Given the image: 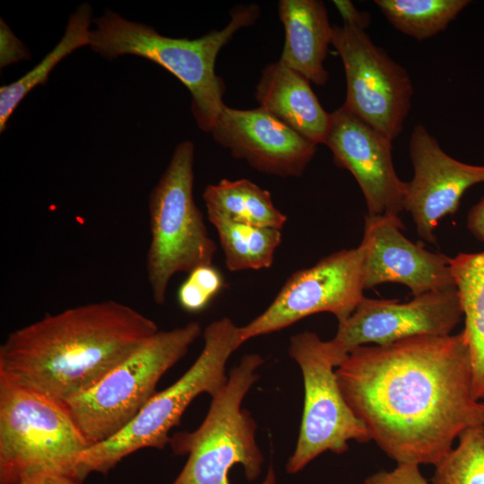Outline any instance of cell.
I'll list each match as a JSON object with an SVG mask.
<instances>
[{"label":"cell","instance_id":"17","mask_svg":"<svg viewBox=\"0 0 484 484\" xmlns=\"http://www.w3.org/2000/svg\"><path fill=\"white\" fill-rule=\"evenodd\" d=\"M259 107L315 143H324L331 113L320 104L310 81L280 60L262 71L255 89Z\"/></svg>","mask_w":484,"mask_h":484},{"label":"cell","instance_id":"29","mask_svg":"<svg viewBox=\"0 0 484 484\" xmlns=\"http://www.w3.org/2000/svg\"><path fill=\"white\" fill-rule=\"evenodd\" d=\"M333 4L341 14L344 23H349L364 30L368 27L371 21L370 15L367 13L358 11L350 1L334 0Z\"/></svg>","mask_w":484,"mask_h":484},{"label":"cell","instance_id":"7","mask_svg":"<svg viewBox=\"0 0 484 484\" xmlns=\"http://www.w3.org/2000/svg\"><path fill=\"white\" fill-rule=\"evenodd\" d=\"M194 145L179 143L149 196L151 241L145 269L153 301L163 305L172 277L212 264L217 251L194 198Z\"/></svg>","mask_w":484,"mask_h":484},{"label":"cell","instance_id":"20","mask_svg":"<svg viewBox=\"0 0 484 484\" xmlns=\"http://www.w3.org/2000/svg\"><path fill=\"white\" fill-rule=\"evenodd\" d=\"M203 200L207 212L234 222L281 230L287 222V216L275 207L271 193L246 178L208 185Z\"/></svg>","mask_w":484,"mask_h":484},{"label":"cell","instance_id":"27","mask_svg":"<svg viewBox=\"0 0 484 484\" xmlns=\"http://www.w3.org/2000/svg\"><path fill=\"white\" fill-rule=\"evenodd\" d=\"M177 298L182 309L189 313L202 311L212 299L200 285L188 277L179 286Z\"/></svg>","mask_w":484,"mask_h":484},{"label":"cell","instance_id":"13","mask_svg":"<svg viewBox=\"0 0 484 484\" xmlns=\"http://www.w3.org/2000/svg\"><path fill=\"white\" fill-rule=\"evenodd\" d=\"M392 142L343 106L331 113L324 144L334 163L355 177L369 216L400 218L404 210L407 182L395 172Z\"/></svg>","mask_w":484,"mask_h":484},{"label":"cell","instance_id":"3","mask_svg":"<svg viewBox=\"0 0 484 484\" xmlns=\"http://www.w3.org/2000/svg\"><path fill=\"white\" fill-rule=\"evenodd\" d=\"M259 13L256 4L239 5L231 11V19L222 30L189 39L160 35L149 25L108 10L94 20L96 28L90 30V47L109 60L134 55L168 70L188 89L198 127L210 133L225 106V86L215 73L217 56L238 30L254 24Z\"/></svg>","mask_w":484,"mask_h":484},{"label":"cell","instance_id":"31","mask_svg":"<svg viewBox=\"0 0 484 484\" xmlns=\"http://www.w3.org/2000/svg\"><path fill=\"white\" fill-rule=\"evenodd\" d=\"M467 227L479 241L484 243V197L469 211Z\"/></svg>","mask_w":484,"mask_h":484},{"label":"cell","instance_id":"2","mask_svg":"<svg viewBox=\"0 0 484 484\" xmlns=\"http://www.w3.org/2000/svg\"><path fill=\"white\" fill-rule=\"evenodd\" d=\"M158 331L152 319L113 299L46 314L8 334L0 346V374L67 402Z\"/></svg>","mask_w":484,"mask_h":484},{"label":"cell","instance_id":"8","mask_svg":"<svg viewBox=\"0 0 484 484\" xmlns=\"http://www.w3.org/2000/svg\"><path fill=\"white\" fill-rule=\"evenodd\" d=\"M198 322L158 331L98 383L65 402L90 446L121 432L156 394L161 376L201 335Z\"/></svg>","mask_w":484,"mask_h":484},{"label":"cell","instance_id":"6","mask_svg":"<svg viewBox=\"0 0 484 484\" xmlns=\"http://www.w3.org/2000/svg\"><path fill=\"white\" fill-rule=\"evenodd\" d=\"M90 444L65 402L0 374V483L38 472L75 478Z\"/></svg>","mask_w":484,"mask_h":484},{"label":"cell","instance_id":"21","mask_svg":"<svg viewBox=\"0 0 484 484\" xmlns=\"http://www.w3.org/2000/svg\"><path fill=\"white\" fill-rule=\"evenodd\" d=\"M91 6L81 4L68 19L65 31L56 47L31 70L17 81L0 88V132L6 128L11 115L26 95L44 84L54 67L74 50L90 46Z\"/></svg>","mask_w":484,"mask_h":484},{"label":"cell","instance_id":"11","mask_svg":"<svg viewBox=\"0 0 484 484\" xmlns=\"http://www.w3.org/2000/svg\"><path fill=\"white\" fill-rule=\"evenodd\" d=\"M332 45L345 71L342 106L393 141L411 109L413 87L408 72L375 45L362 28L344 22L333 25Z\"/></svg>","mask_w":484,"mask_h":484},{"label":"cell","instance_id":"10","mask_svg":"<svg viewBox=\"0 0 484 484\" xmlns=\"http://www.w3.org/2000/svg\"><path fill=\"white\" fill-rule=\"evenodd\" d=\"M365 246L342 249L298 270L285 281L272 302L237 331L239 347L246 341L287 328L308 315L328 312L343 323L364 297Z\"/></svg>","mask_w":484,"mask_h":484},{"label":"cell","instance_id":"15","mask_svg":"<svg viewBox=\"0 0 484 484\" xmlns=\"http://www.w3.org/2000/svg\"><path fill=\"white\" fill-rule=\"evenodd\" d=\"M214 141L255 169L277 177H300L316 152L306 139L258 107H223L211 132Z\"/></svg>","mask_w":484,"mask_h":484},{"label":"cell","instance_id":"22","mask_svg":"<svg viewBox=\"0 0 484 484\" xmlns=\"http://www.w3.org/2000/svg\"><path fill=\"white\" fill-rule=\"evenodd\" d=\"M207 218L217 230L229 271L272 266L275 251L281 243V229L234 222L213 212H207Z\"/></svg>","mask_w":484,"mask_h":484},{"label":"cell","instance_id":"28","mask_svg":"<svg viewBox=\"0 0 484 484\" xmlns=\"http://www.w3.org/2000/svg\"><path fill=\"white\" fill-rule=\"evenodd\" d=\"M187 277L199 284L212 298L224 285L220 272L212 264L199 266L189 272Z\"/></svg>","mask_w":484,"mask_h":484},{"label":"cell","instance_id":"1","mask_svg":"<svg viewBox=\"0 0 484 484\" xmlns=\"http://www.w3.org/2000/svg\"><path fill=\"white\" fill-rule=\"evenodd\" d=\"M335 375L371 440L397 464L436 465L462 431L484 425L462 331L358 347Z\"/></svg>","mask_w":484,"mask_h":484},{"label":"cell","instance_id":"25","mask_svg":"<svg viewBox=\"0 0 484 484\" xmlns=\"http://www.w3.org/2000/svg\"><path fill=\"white\" fill-rule=\"evenodd\" d=\"M364 484H429L416 464H397L392 471H380L370 475Z\"/></svg>","mask_w":484,"mask_h":484},{"label":"cell","instance_id":"18","mask_svg":"<svg viewBox=\"0 0 484 484\" xmlns=\"http://www.w3.org/2000/svg\"><path fill=\"white\" fill-rule=\"evenodd\" d=\"M278 13L285 30L280 61L316 85H324L329 73L324 66L333 25L324 4L318 0H281Z\"/></svg>","mask_w":484,"mask_h":484},{"label":"cell","instance_id":"12","mask_svg":"<svg viewBox=\"0 0 484 484\" xmlns=\"http://www.w3.org/2000/svg\"><path fill=\"white\" fill-rule=\"evenodd\" d=\"M462 316L457 286L432 290L406 303L365 297L350 316L338 324L329 341L340 366L350 352L365 344L386 345L419 335H449Z\"/></svg>","mask_w":484,"mask_h":484},{"label":"cell","instance_id":"14","mask_svg":"<svg viewBox=\"0 0 484 484\" xmlns=\"http://www.w3.org/2000/svg\"><path fill=\"white\" fill-rule=\"evenodd\" d=\"M413 177L407 182L404 210L419 238L436 244L434 230L442 218L454 214L462 194L484 183V165H471L445 153L422 125L414 126L409 143Z\"/></svg>","mask_w":484,"mask_h":484},{"label":"cell","instance_id":"9","mask_svg":"<svg viewBox=\"0 0 484 484\" xmlns=\"http://www.w3.org/2000/svg\"><path fill=\"white\" fill-rule=\"evenodd\" d=\"M289 355L300 367L304 382V407L296 448L286 471L295 474L319 454H343L348 442L371 440L365 424L354 414L339 387L334 367L339 361L330 341L305 331L290 339Z\"/></svg>","mask_w":484,"mask_h":484},{"label":"cell","instance_id":"30","mask_svg":"<svg viewBox=\"0 0 484 484\" xmlns=\"http://www.w3.org/2000/svg\"><path fill=\"white\" fill-rule=\"evenodd\" d=\"M17 484H82V481L65 474L38 472L24 477Z\"/></svg>","mask_w":484,"mask_h":484},{"label":"cell","instance_id":"26","mask_svg":"<svg viewBox=\"0 0 484 484\" xmlns=\"http://www.w3.org/2000/svg\"><path fill=\"white\" fill-rule=\"evenodd\" d=\"M0 47L1 68L30 58L27 47L14 36L3 19H0Z\"/></svg>","mask_w":484,"mask_h":484},{"label":"cell","instance_id":"16","mask_svg":"<svg viewBox=\"0 0 484 484\" xmlns=\"http://www.w3.org/2000/svg\"><path fill=\"white\" fill-rule=\"evenodd\" d=\"M400 218L365 217L364 289L385 282L407 286L413 297L456 286L450 257L428 251L406 238Z\"/></svg>","mask_w":484,"mask_h":484},{"label":"cell","instance_id":"4","mask_svg":"<svg viewBox=\"0 0 484 484\" xmlns=\"http://www.w3.org/2000/svg\"><path fill=\"white\" fill-rule=\"evenodd\" d=\"M264 359L246 354L229 374L225 386L212 397L204 420L194 431L175 433L169 445L175 454H187V461L171 484H231L230 469L244 467L247 480L262 471L264 455L255 440L256 422L242 408V402L258 380ZM261 484H277L271 464Z\"/></svg>","mask_w":484,"mask_h":484},{"label":"cell","instance_id":"23","mask_svg":"<svg viewBox=\"0 0 484 484\" xmlns=\"http://www.w3.org/2000/svg\"><path fill=\"white\" fill-rule=\"evenodd\" d=\"M388 22L418 40L445 30L471 3L469 0H375Z\"/></svg>","mask_w":484,"mask_h":484},{"label":"cell","instance_id":"19","mask_svg":"<svg viewBox=\"0 0 484 484\" xmlns=\"http://www.w3.org/2000/svg\"><path fill=\"white\" fill-rule=\"evenodd\" d=\"M450 266L464 316L472 393L475 399L484 400V251L460 253L450 259Z\"/></svg>","mask_w":484,"mask_h":484},{"label":"cell","instance_id":"5","mask_svg":"<svg viewBox=\"0 0 484 484\" xmlns=\"http://www.w3.org/2000/svg\"><path fill=\"white\" fill-rule=\"evenodd\" d=\"M238 328L229 317L210 323L203 330V348L187 371L173 385L157 392L121 432L82 452L75 478L82 481L92 472L107 474L139 449H163L169 443V431L179 425L192 401L204 393L212 397L227 384V361L239 348Z\"/></svg>","mask_w":484,"mask_h":484},{"label":"cell","instance_id":"24","mask_svg":"<svg viewBox=\"0 0 484 484\" xmlns=\"http://www.w3.org/2000/svg\"><path fill=\"white\" fill-rule=\"evenodd\" d=\"M459 444L436 465L431 484H484V425L462 431Z\"/></svg>","mask_w":484,"mask_h":484}]
</instances>
